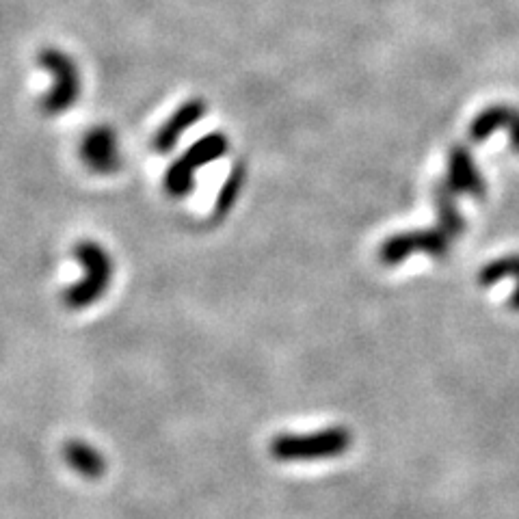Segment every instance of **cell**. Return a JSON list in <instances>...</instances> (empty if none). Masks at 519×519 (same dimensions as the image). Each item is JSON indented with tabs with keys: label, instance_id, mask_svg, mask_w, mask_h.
<instances>
[{
	"label": "cell",
	"instance_id": "obj_1",
	"mask_svg": "<svg viewBox=\"0 0 519 519\" xmlns=\"http://www.w3.org/2000/svg\"><path fill=\"white\" fill-rule=\"evenodd\" d=\"M353 446V433L344 427H329L316 433H282L271 439L269 455L275 461H323L338 459Z\"/></svg>",
	"mask_w": 519,
	"mask_h": 519
},
{
	"label": "cell",
	"instance_id": "obj_4",
	"mask_svg": "<svg viewBox=\"0 0 519 519\" xmlns=\"http://www.w3.org/2000/svg\"><path fill=\"white\" fill-rule=\"evenodd\" d=\"M446 184L455 193H465L472 195L476 199L485 197L487 193V182L483 180L481 173H478L470 150H465L463 145H455L448 152V180Z\"/></svg>",
	"mask_w": 519,
	"mask_h": 519
},
{
	"label": "cell",
	"instance_id": "obj_7",
	"mask_svg": "<svg viewBox=\"0 0 519 519\" xmlns=\"http://www.w3.org/2000/svg\"><path fill=\"white\" fill-rule=\"evenodd\" d=\"M44 63L48 65L50 72H55V76H57V87H55V91H52L48 106L52 111H61L76 98V91H78L74 65L70 59L59 55V52H46Z\"/></svg>",
	"mask_w": 519,
	"mask_h": 519
},
{
	"label": "cell",
	"instance_id": "obj_6",
	"mask_svg": "<svg viewBox=\"0 0 519 519\" xmlns=\"http://www.w3.org/2000/svg\"><path fill=\"white\" fill-rule=\"evenodd\" d=\"M504 128L509 132L511 148L519 152V109H513L509 104H494L489 109L481 111L470 126L472 141L481 143L485 141L491 132Z\"/></svg>",
	"mask_w": 519,
	"mask_h": 519
},
{
	"label": "cell",
	"instance_id": "obj_9",
	"mask_svg": "<svg viewBox=\"0 0 519 519\" xmlns=\"http://www.w3.org/2000/svg\"><path fill=\"white\" fill-rule=\"evenodd\" d=\"M455 191L450 189L446 182L437 184L433 197L437 204V225L442 228L450 238H457L459 234H463L465 230V221L461 217V212L457 210V202H455Z\"/></svg>",
	"mask_w": 519,
	"mask_h": 519
},
{
	"label": "cell",
	"instance_id": "obj_8",
	"mask_svg": "<svg viewBox=\"0 0 519 519\" xmlns=\"http://www.w3.org/2000/svg\"><path fill=\"white\" fill-rule=\"evenodd\" d=\"M206 113V106L202 100L186 102L182 109L173 115L169 122L158 130V135L154 139V148L158 152H169L171 148H176V143L184 130H189L191 126L197 124V119Z\"/></svg>",
	"mask_w": 519,
	"mask_h": 519
},
{
	"label": "cell",
	"instance_id": "obj_3",
	"mask_svg": "<svg viewBox=\"0 0 519 519\" xmlns=\"http://www.w3.org/2000/svg\"><path fill=\"white\" fill-rule=\"evenodd\" d=\"M450 243L452 238L442 230H416V232H403L396 234L388 241L383 243V247L379 249V258L383 264L394 266L405 262L407 256L411 254H429L433 258H444L450 251Z\"/></svg>",
	"mask_w": 519,
	"mask_h": 519
},
{
	"label": "cell",
	"instance_id": "obj_5",
	"mask_svg": "<svg viewBox=\"0 0 519 519\" xmlns=\"http://www.w3.org/2000/svg\"><path fill=\"white\" fill-rule=\"evenodd\" d=\"M78 256H81V262L89 269L87 273L89 277L85 279V284L76 286L72 290V301L76 305H81V303H91L106 288V284H109L111 264L104 251L91 243L78 249Z\"/></svg>",
	"mask_w": 519,
	"mask_h": 519
},
{
	"label": "cell",
	"instance_id": "obj_10",
	"mask_svg": "<svg viewBox=\"0 0 519 519\" xmlns=\"http://www.w3.org/2000/svg\"><path fill=\"white\" fill-rule=\"evenodd\" d=\"M85 158L87 161L102 171L115 169L117 165V152H115V137L109 130H98L87 139L85 143Z\"/></svg>",
	"mask_w": 519,
	"mask_h": 519
},
{
	"label": "cell",
	"instance_id": "obj_11",
	"mask_svg": "<svg viewBox=\"0 0 519 519\" xmlns=\"http://www.w3.org/2000/svg\"><path fill=\"white\" fill-rule=\"evenodd\" d=\"M502 277H511L517 282V288L511 297V308L519 312V256H507L489 262L481 275H478V282H481V286H494Z\"/></svg>",
	"mask_w": 519,
	"mask_h": 519
},
{
	"label": "cell",
	"instance_id": "obj_2",
	"mask_svg": "<svg viewBox=\"0 0 519 519\" xmlns=\"http://www.w3.org/2000/svg\"><path fill=\"white\" fill-rule=\"evenodd\" d=\"M230 150L228 137L212 132V135L199 139L189 150L180 156L178 163H173L167 171V191L176 197H184L193 191L195 171L212 161H217Z\"/></svg>",
	"mask_w": 519,
	"mask_h": 519
},
{
	"label": "cell",
	"instance_id": "obj_12",
	"mask_svg": "<svg viewBox=\"0 0 519 519\" xmlns=\"http://www.w3.org/2000/svg\"><path fill=\"white\" fill-rule=\"evenodd\" d=\"M243 184H245V167L236 165L228 176V180H225V184L221 186V193L215 204V217L228 215L234 202L238 199V195H241V191H243Z\"/></svg>",
	"mask_w": 519,
	"mask_h": 519
}]
</instances>
